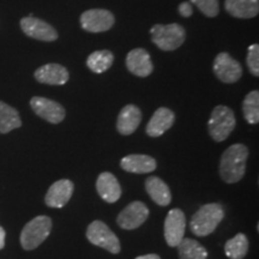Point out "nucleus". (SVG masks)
<instances>
[{
	"mask_svg": "<svg viewBox=\"0 0 259 259\" xmlns=\"http://www.w3.org/2000/svg\"><path fill=\"white\" fill-rule=\"evenodd\" d=\"M179 259H206L208 251L204 246L194 239L184 238L177 246Z\"/></svg>",
	"mask_w": 259,
	"mask_h": 259,
	"instance_id": "obj_23",
	"label": "nucleus"
},
{
	"mask_svg": "<svg viewBox=\"0 0 259 259\" xmlns=\"http://www.w3.org/2000/svg\"><path fill=\"white\" fill-rule=\"evenodd\" d=\"M74 185L69 179H61L53 183L48 189L45 203L50 208L61 209L70 202L71 197L73 194Z\"/></svg>",
	"mask_w": 259,
	"mask_h": 259,
	"instance_id": "obj_13",
	"label": "nucleus"
},
{
	"mask_svg": "<svg viewBox=\"0 0 259 259\" xmlns=\"http://www.w3.org/2000/svg\"><path fill=\"white\" fill-rule=\"evenodd\" d=\"M126 67L132 74L142 78L150 76L154 71L150 54L144 48H135L128 52L126 57Z\"/></svg>",
	"mask_w": 259,
	"mask_h": 259,
	"instance_id": "obj_14",
	"label": "nucleus"
},
{
	"mask_svg": "<svg viewBox=\"0 0 259 259\" xmlns=\"http://www.w3.org/2000/svg\"><path fill=\"white\" fill-rule=\"evenodd\" d=\"M247 67L252 76H259V45L254 44L248 47L247 51Z\"/></svg>",
	"mask_w": 259,
	"mask_h": 259,
	"instance_id": "obj_28",
	"label": "nucleus"
},
{
	"mask_svg": "<svg viewBox=\"0 0 259 259\" xmlns=\"http://www.w3.org/2000/svg\"><path fill=\"white\" fill-rule=\"evenodd\" d=\"M213 73L221 82L231 84L238 82L241 78L244 70L241 64L231 54L222 52L213 60Z\"/></svg>",
	"mask_w": 259,
	"mask_h": 259,
	"instance_id": "obj_9",
	"label": "nucleus"
},
{
	"mask_svg": "<svg viewBox=\"0 0 259 259\" xmlns=\"http://www.w3.org/2000/svg\"><path fill=\"white\" fill-rule=\"evenodd\" d=\"M5 236H6V232L5 229L0 226V250L5 247Z\"/></svg>",
	"mask_w": 259,
	"mask_h": 259,
	"instance_id": "obj_30",
	"label": "nucleus"
},
{
	"mask_svg": "<svg viewBox=\"0 0 259 259\" xmlns=\"http://www.w3.org/2000/svg\"><path fill=\"white\" fill-rule=\"evenodd\" d=\"M135 259H161L160 255L155 254V253H150V254H144V255H139V257L135 258Z\"/></svg>",
	"mask_w": 259,
	"mask_h": 259,
	"instance_id": "obj_31",
	"label": "nucleus"
},
{
	"mask_svg": "<svg viewBox=\"0 0 259 259\" xmlns=\"http://www.w3.org/2000/svg\"><path fill=\"white\" fill-rule=\"evenodd\" d=\"M96 191L105 202L113 204L121 197V186L114 174L102 171L96 180Z\"/></svg>",
	"mask_w": 259,
	"mask_h": 259,
	"instance_id": "obj_16",
	"label": "nucleus"
},
{
	"mask_svg": "<svg viewBox=\"0 0 259 259\" xmlns=\"http://www.w3.org/2000/svg\"><path fill=\"white\" fill-rule=\"evenodd\" d=\"M193 5L197 6V9L204 16L209 18H213L219 15L220 4L219 0H190Z\"/></svg>",
	"mask_w": 259,
	"mask_h": 259,
	"instance_id": "obj_27",
	"label": "nucleus"
},
{
	"mask_svg": "<svg viewBox=\"0 0 259 259\" xmlns=\"http://www.w3.org/2000/svg\"><path fill=\"white\" fill-rule=\"evenodd\" d=\"M149 212V208L143 202L135 200L121 210L116 218V223L124 231H134L147 221Z\"/></svg>",
	"mask_w": 259,
	"mask_h": 259,
	"instance_id": "obj_8",
	"label": "nucleus"
},
{
	"mask_svg": "<svg viewBox=\"0 0 259 259\" xmlns=\"http://www.w3.org/2000/svg\"><path fill=\"white\" fill-rule=\"evenodd\" d=\"M248 239L244 233H238L225 245V253L229 259H244L248 252Z\"/></svg>",
	"mask_w": 259,
	"mask_h": 259,
	"instance_id": "obj_25",
	"label": "nucleus"
},
{
	"mask_svg": "<svg viewBox=\"0 0 259 259\" xmlns=\"http://www.w3.org/2000/svg\"><path fill=\"white\" fill-rule=\"evenodd\" d=\"M114 61V56L111 51H95L87 59V66L94 73H103L111 69Z\"/></svg>",
	"mask_w": 259,
	"mask_h": 259,
	"instance_id": "obj_24",
	"label": "nucleus"
},
{
	"mask_svg": "<svg viewBox=\"0 0 259 259\" xmlns=\"http://www.w3.org/2000/svg\"><path fill=\"white\" fill-rule=\"evenodd\" d=\"M142 121V111L136 105H126L116 119V130L122 136L132 135Z\"/></svg>",
	"mask_w": 259,
	"mask_h": 259,
	"instance_id": "obj_18",
	"label": "nucleus"
},
{
	"mask_svg": "<svg viewBox=\"0 0 259 259\" xmlns=\"http://www.w3.org/2000/svg\"><path fill=\"white\" fill-rule=\"evenodd\" d=\"M225 9L235 18H254L259 14V0H226Z\"/></svg>",
	"mask_w": 259,
	"mask_h": 259,
	"instance_id": "obj_21",
	"label": "nucleus"
},
{
	"mask_svg": "<svg viewBox=\"0 0 259 259\" xmlns=\"http://www.w3.org/2000/svg\"><path fill=\"white\" fill-rule=\"evenodd\" d=\"M150 35L151 41L164 52L178 50L186 40L185 28L178 23L155 24L150 29Z\"/></svg>",
	"mask_w": 259,
	"mask_h": 259,
	"instance_id": "obj_3",
	"label": "nucleus"
},
{
	"mask_svg": "<svg viewBox=\"0 0 259 259\" xmlns=\"http://www.w3.org/2000/svg\"><path fill=\"white\" fill-rule=\"evenodd\" d=\"M186 231V216L181 209L168 211L164 221V240L170 247H177L184 239Z\"/></svg>",
	"mask_w": 259,
	"mask_h": 259,
	"instance_id": "obj_10",
	"label": "nucleus"
},
{
	"mask_svg": "<svg viewBox=\"0 0 259 259\" xmlns=\"http://www.w3.org/2000/svg\"><path fill=\"white\" fill-rule=\"evenodd\" d=\"M225 219V208L222 204H204L193 213L190 221V229L196 236H208L216 231Z\"/></svg>",
	"mask_w": 259,
	"mask_h": 259,
	"instance_id": "obj_2",
	"label": "nucleus"
},
{
	"mask_svg": "<svg viewBox=\"0 0 259 259\" xmlns=\"http://www.w3.org/2000/svg\"><path fill=\"white\" fill-rule=\"evenodd\" d=\"M145 190L154 203L160 206H167L171 202V193L169 187L161 178L149 177L145 180Z\"/></svg>",
	"mask_w": 259,
	"mask_h": 259,
	"instance_id": "obj_20",
	"label": "nucleus"
},
{
	"mask_svg": "<svg viewBox=\"0 0 259 259\" xmlns=\"http://www.w3.org/2000/svg\"><path fill=\"white\" fill-rule=\"evenodd\" d=\"M242 113L245 120L250 125H257L259 122V92L252 90L245 96L242 102Z\"/></svg>",
	"mask_w": 259,
	"mask_h": 259,
	"instance_id": "obj_26",
	"label": "nucleus"
},
{
	"mask_svg": "<svg viewBox=\"0 0 259 259\" xmlns=\"http://www.w3.org/2000/svg\"><path fill=\"white\" fill-rule=\"evenodd\" d=\"M236 126L235 114L229 107L219 105L212 109L208 121V131L213 141L223 142L231 136Z\"/></svg>",
	"mask_w": 259,
	"mask_h": 259,
	"instance_id": "obj_4",
	"label": "nucleus"
},
{
	"mask_svg": "<svg viewBox=\"0 0 259 259\" xmlns=\"http://www.w3.org/2000/svg\"><path fill=\"white\" fill-rule=\"evenodd\" d=\"M174 121H176L174 112L167 107H160L149 120L145 131L149 137H160L174 125Z\"/></svg>",
	"mask_w": 259,
	"mask_h": 259,
	"instance_id": "obj_17",
	"label": "nucleus"
},
{
	"mask_svg": "<svg viewBox=\"0 0 259 259\" xmlns=\"http://www.w3.org/2000/svg\"><path fill=\"white\" fill-rule=\"evenodd\" d=\"M120 167L128 173L147 174L156 169L157 162L149 155L131 154L121 158Z\"/></svg>",
	"mask_w": 259,
	"mask_h": 259,
	"instance_id": "obj_19",
	"label": "nucleus"
},
{
	"mask_svg": "<svg viewBox=\"0 0 259 259\" xmlns=\"http://www.w3.org/2000/svg\"><path fill=\"white\" fill-rule=\"evenodd\" d=\"M52 227H53V222L48 216L41 215L32 219L22 229L21 238H19L22 247L27 251L35 250L48 238Z\"/></svg>",
	"mask_w": 259,
	"mask_h": 259,
	"instance_id": "obj_5",
	"label": "nucleus"
},
{
	"mask_svg": "<svg viewBox=\"0 0 259 259\" xmlns=\"http://www.w3.org/2000/svg\"><path fill=\"white\" fill-rule=\"evenodd\" d=\"M178 12H179V15L184 18L191 17V16L193 15L192 4H191V3H189V2L181 3V4L178 6Z\"/></svg>",
	"mask_w": 259,
	"mask_h": 259,
	"instance_id": "obj_29",
	"label": "nucleus"
},
{
	"mask_svg": "<svg viewBox=\"0 0 259 259\" xmlns=\"http://www.w3.org/2000/svg\"><path fill=\"white\" fill-rule=\"evenodd\" d=\"M79 22L85 31L105 32L114 25L115 17L108 10L90 9L80 15Z\"/></svg>",
	"mask_w": 259,
	"mask_h": 259,
	"instance_id": "obj_7",
	"label": "nucleus"
},
{
	"mask_svg": "<svg viewBox=\"0 0 259 259\" xmlns=\"http://www.w3.org/2000/svg\"><path fill=\"white\" fill-rule=\"evenodd\" d=\"M248 154V148L241 143L226 149L220 160V177L226 184L239 183L244 178Z\"/></svg>",
	"mask_w": 259,
	"mask_h": 259,
	"instance_id": "obj_1",
	"label": "nucleus"
},
{
	"mask_svg": "<svg viewBox=\"0 0 259 259\" xmlns=\"http://www.w3.org/2000/svg\"><path fill=\"white\" fill-rule=\"evenodd\" d=\"M85 235L90 244L101 247L113 254H118L121 251L120 240L103 221L100 220L93 221L87 228Z\"/></svg>",
	"mask_w": 259,
	"mask_h": 259,
	"instance_id": "obj_6",
	"label": "nucleus"
},
{
	"mask_svg": "<svg viewBox=\"0 0 259 259\" xmlns=\"http://www.w3.org/2000/svg\"><path fill=\"white\" fill-rule=\"evenodd\" d=\"M30 107L35 114L51 124H60L66 116L65 108L60 103L42 96H34L30 100Z\"/></svg>",
	"mask_w": 259,
	"mask_h": 259,
	"instance_id": "obj_11",
	"label": "nucleus"
},
{
	"mask_svg": "<svg viewBox=\"0 0 259 259\" xmlns=\"http://www.w3.org/2000/svg\"><path fill=\"white\" fill-rule=\"evenodd\" d=\"M22 126L19 113L14 107L0 101V134L5 135Z\"/></svg>",
	"mask_w": 259,
	"mask_h": 259,
	"instance_id": "obj_22",
	"label": "nucleus"
},
{
	"mask_svg": "<svg viewBox=\"0 0 259 259\" xmlns=\"http://www.w3.org/2000/svg\"><path fill=\"white\" fill-rule=\"evenodd\" d=\"M19 24H21L22 31L27 36L35 38V40L53 42L57 41L58 37H59L58 31L51 24H48L47 22L42 21L40 18L34 17V16L23 17L19 22Z\"/></svg>",
	"mask_w": 259,
	"mask_h": 259,
	"instance_id": "obj_12",
	"label": "nucleus"
},
{
	"mask_svg": "<svg viewBox=\"0 0 259 259\" xmlns=\"http://www.w3.org/2000/svg\"><path fill=\"white\" fill-rule=\"evenodd\" d=\"M35 79L47 85H64L69 82L70 73L65 66L60 64H46L40 66L34 73Z\"/></svg>",
	"mask_w": 259,
	"mask_h": 259,
	"instance_id": "obj_15",
	"label": "nucleus"
}]
</instances>
